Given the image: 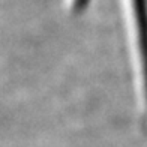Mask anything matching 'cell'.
Returning a JSON list of instances; mask_svg holds the SVG:
<instances>
[{"label":"cell","mask_w":147,"mask_h":147,"mask_svg":"<svg viewBox=\"0 0 147 147\" xmlns=\"http://www.w3.org/2000/svg\"><path fill=\"white\" fill-rule=\"evenodd\" d=\"M132 6H134V14H135V24H137L143 92L147 104V0H132Z\"/></svg>","instance_id":"1"},{"label":"cell","mask_w":147,"mask_h":147,"mask_svg":"<svg viewBox=\"0 0 147 147\" xmlns=\"http://www.w3.org/2000/svg\"><path fill=\"white\" fill-rule=\"evenodd\" d=\"M87 3H89V0H74V8L77 11H81L87 6Z\"/></svg>","instance_id":"2"}]
</instances>
